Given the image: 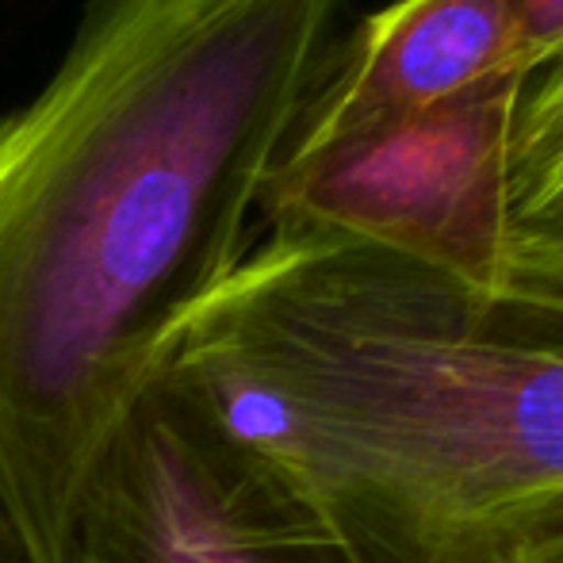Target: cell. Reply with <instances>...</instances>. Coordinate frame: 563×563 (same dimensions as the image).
<instances>
[{"label": "cell", "mask_w": 563, "mask_h": 563, "mask_svg": "<svg viewBox=\"0 0 563 563\" xmlns=\"http://www.w3.org/2000/svg\"><path fill=\"white\" fill-rule=\"evenodd\" d=\"M341 4L85 0L0 119V506L27 563H66L100 452L253 250Z\"/></svg>", "instance_id": "cell-1"}, {"label": "cell", "mask_w": 563, "mask_h": 563, "mask_svg": "<svg viewBox=\"0 0 563 563\" xmlns=\"http://www.w3.org/2000/svg\"><path fill=\"white\" fill-rule=\"evenodd\" d=\"M157 379L327 514L498 541L563 498L560 280L268 230Z\"/></svg>", "instance_id": "cell-2"}, {"label": "cell", "mask_w": 563, "mask_h": 563, "mask_svg": "<svg viewBox=\"0 0 563 563\" xmlns=\"http://www.w3.org/2000/svg\"><path fill=\"white\" fill-rule=\"evenodd\" d=\"M66 563H503L498 541L327 514L154 379L100 452Z\"/></svg>", "instance_id": "cell-3"}, {"label": "cell", "mask_w": 563, "mask_h": 563, "mask_svg": "<svg viewBox=\"0 0 563 563\" xmlns=\"http://www.w3.org/2000/svg\"><path fill=\"white\" fill-rule=\"evenodd\" d=\"M529 77H490L441 104L291 139L261 192L268 230L361 238L479 288L510 257L506 157Z\"/></svg>", "instance_id": "cell-4"}, {"label": "cell", "mask_w": 563, "mask_h": 563, "mask_svg": "<svg viewBox=\"0 0 563 563\" xmlns=\"http://www.w3.org/2000/svg\"><path fill=\"white\" fill-rule=\"evenodd\" d=\"M506 74L526 77L506 0H395L330 46L291 139L410 115Z\"/></svg>", "instance_id": "cell-5"}, {"label": "cell", "mask_w": 563, "mask_h": 563, "mask_svg": "<svg viewBox=\"0 0 563 563\" xmlns=\"http://www.w3.org/2000/svg\"><path fill=\"white\" fill-rule=\"evenodd\" d=\"M506 273L563 284V58L521 89L506 157Z\"/></svg>", "instance_id": "cell-6"}, {"label": "cell", "mask_w": 563, "mask_h": 563, "mask_svg": "<svg viewBox=\"0 0 563 563\" xmlns=\"http://www.w3.org/2000/svg\"><path fill=\"white\" fill-rule=\"evenodd\" d=\"M526 77L563 58V0H506Z\"/></svg>", "instance_id": "cell-7"}, {"label": "cell", "mask_w": 563, "mask_h": 563, "mask_svg": "<svg viewBox=\"0 0 563 563\" xmlns=\"http://www.w3.org/2000/svg\"><path fill=\"white\" fill-rule=\"evenodd\" d=\"M503 563H563V498L521 514L498 533Z\"/></svg>", "instance_id": "cell-8"}, {"label": "cell", "mask_w": 563, "mask_h": 563, "mask_svg": "<svg viewBox=\"0 0 563 563\" xmlns=\"http://www.w3.org/2000/svg\"><path fill=\"white\" fill-rule=\"evenodd\" d=\"M0 563H27L23 544H20V537H15L12 521H8L4 506H0Z\"/></svg>", "instance_id": "cell-9"}]
</instances>
